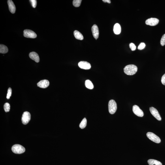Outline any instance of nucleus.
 <instances>
[{"label":"nucleus","instance_id":"423d86ee","mask_svg":"<svg viewBox=\"0 0 165 165\" xmlns=\"http://www.w3.org/2000/svg\"><path fill=\"white\" fill-rule=\"evenodd\" d=\"M24 36L26 38H35L37 37V35L33 31L26 29L24 31Z\"/></svg>","mask_w":165,"mask_h":165},{"label":"nucleus","instance_id":"4be33fe9","mask_svg":"<svg viewBox=\"0 0 165 165\" xmlns=\"http://www.w3.org/2000/svg\"><path fill=\"white\" fill-rule=\"evenodd\" d=\"M4 109L5 111L6 112H9L10 110V105L8 103H6L4 106Z\"/></svg>","mask_w":165,"mask_h":165},{"label":"nucleus","instance_id":"412c9836","mask_svg":"<svg viewBox=\"0 0 165 165\" xmlns=\"http://www.w3.org/2000/svg\"><path fill=\"white\" fill-rule=\"evenodd\" d=\"M82 1L81 0H74L73 1V4L75 7H78L81 5Z\"/></svg>","mask_w":165,"mask_h":165},{"label":"nucleus","instance_id":"b1692460","mask_svg":"<svg viewBox=\"0 0 165 165\" xmlns=\"http://www.w3.org/2000/svg\"><path fill=\"white\" fill-rule=\"evenodd\" d=\"M146 46L145 44L144 43H141L139 46H138V50H142L143 49L145 48Z\"/></svg>","mask_w":165,"mask_h":165},{"label":"nucleus","instance_id":"2eb2a0df","mask_svg":"<svg viewBox=\"0 0 165 165\" xmlns=\"http://www.w3.org/2000/svg\"><path fill=\"white\" fill-rule=\"evenodd\" d=\"M113 32L115 34L118 35L121 32V28L120 25L118 23H116L113 27Z\"/></svg>","mask_w":165,"mask_h":165},{"label":"nucleus","instance_id":"39448f33","mask_svg":"<svg viewBox=\"0 0 165 165\" xmlns=\"http://www.w3.org/2000/svg\"><path fill=\"white\" fill-rule=\"evenodd\" d=\"M31 119V114L28 112H24L22 115L21 120L23 124L24 125H27Z\"/></svg>","mask_w":165,"mask_h":165},{"label":"nucleus","instance_id":"20e7f679","mask_svg":"<svg viewBox=\"0 0 165 165\" xmlns=\"http://www.w3.org/2000/svg\"><path fill=\"white\" fill-rule=\"evenodd\" d=\"M147 136L149 139L155 143H159L161 142L160 138L153 133L148 132L147 134Z\"/></svg>","mask_w":165,"mask_h":165},{"label":"nucleus","instance_id":"cd10ccee","mask_svg":"<svg viewBox=\"0 0 165 165\" xmlns=\"http://www.w3.org/2000/svg\"><path fill=\"white\" fill-rule=\"evenodd\" d=\"M161 82L163 84L165 85V74L162 76L161 78Z\"/></svg>","mask_w":165,"mask_h":165},{"label":"nucleus","instance_id":"6e6552de","mask_svg":"<svg viewBox=\"0 0 165 165\" xmlns=\"http://www.w3.org/2000/svg\"><path fill=\"white\" fill-rule=\"evenodd\" d=\"M149 110L151 114L158 120L160 121L161 120V116L156 109L153 107H150L149 108Z\"/></svg>","mask_w":165,"mask_h":165},{"label":"nucleus","instance_id":"bb28decb","mask_svg":"<svg viewBox=\"0 0 165 165\" xmlns=\"http://www.w3.org/2000/svg\"><path fill=\"white\" fill-rule=\"evenodd\" d=\"M129 46L130 48H131L132 51H134L136 49V46L135 45V44L133 43H131L129 45Z\"/></svg>","mask_w":165,"mask_h":165},{"label":"nucleus","instance_id":"f3484780","mask_svg":"<svg viewBox=\"0 0 165 165\" xmlns=\"http://www.w3.org/2000/svg\"><path fill=\"white\" fill-rule=\"evenodd\" d=\"M148 163L149 165H162L160 161L152 159L148 160Z\"/></svg>","mask_w":165,"mask_h":165},{"label":"nucleus","instance_id":"7ed1b4c3","mask_svg":"<svg viewBox=\"0 0 165 165\" xmlns=\"http://www.w3.org/2000/svg\"><path fill=\"white\" fill-rule=\"evenodd\" d=\"M109 111L110 113L113 114L116 111L117 106L116 103L113 100H111L108 104Z\"/></svg>","mask_w":165,"mask_h":165},{"label":"nucleus","instance_id":"f8f14e48","mask_svg":"<svg viewBox=\"0 0 165 165\" xmlns=\"http://www.w3.org/2000/svg\"><path fill=\"white\" fill-rule=\"evenodd\" d=\"M37 85L39 88H46L49 85V82L47 80H43L38 82Z\"/></svg>","mask_w":165,"mask_h":165},{"label":"nucleus","instance_id":"c85d7f7f","mask_svg":"<svg viewBox=\"0 0 165 165\" xmlns=\"http://www.w3.org/2000/svg\"><path fill=\"white\" fill-rule=\"evenodd\" d=\"M102 1L105 3H111V1L110 0H103Z\"/></svg>","mask_w":165,"mask_h":165},{"label":"nucleus","instance_id":"ddd939ff","mask_svg":"<svg viewBox=\"0 0 165 165\" xmlns=\"http://www.w3.org/2000/svg\"><path fill=\"white\" fill-rule=\"evenodd\" d=\"M8 3L9 11L12 14H14L16 11V8L14 3L11 0H8Z\"/></svg>","mask_w":165,"mask_h":165},{"label":"nucleus","instance_id":"9d476101","mask_svg":"<svg viewBox=\"0 0 165 165\" xmlns=\"http://www.w3.org/2000/svg\"><path fill=\"white\" fill-rule=\"evenodd\" d=\"M78 66L80 68L84 70H89L91 68L90 64L87 62H80L78 63Z\"/></svg>","mask_w":165,"mask_h":165},{"label":"nucleus","instance_id":"a211bd4d","mask_svg":"<svg viewBox=\"0 0 165 165\" xmlns=\"http://www.w3.org/2000/svg\"><path fill=\"white\" fill-rule=\"evenodd\" d=\"M8 47L4 45H0V53L2 54H6L8 53Z\"/></svg>","mask_w":165,"mask_h":165},{"label":"nucleus","instance_id":"aec40b11","mask_svg":"<svg viewBox=\"0 0 165 165\" xmlns=\"http://www.w3.org/2000/svg\"><path fill=\"white\" fill-rule=\"evenodd\" d=\"M87 120L85 118L82 119L80 125V127L81 129H83L85 128L87 125Z\"/></svg>","mask_w":165,"mask_h":165},{"label":"nucleus","instance_id":"6ab92c4d","mask_svg":"<svg viewBox=\"0 0 165 165\" xmlns=\"http://www.w3.org/2000/svg\"><path fill=\"white\" fill-rule=\"evenodd\" d=\"M85 85L86 88L90 89H92L94 88V85L91 81L89 80L85 81Z\"/></svg>","mask_w":165,"mask_h":165},{"label":"nucleus","instance_id":"4468645a","mask_svg":"<svg viewBox=\"0 0 165 165\" xmlns=\"http://www.w3.org/2000/svg\"><path fill=\"white\" fill-rule=\"evenodd\" d=\"M29 57L31 59L38 63L39 61V58L37 54L35 52H33L29 54Z\"/></svg>","mask_w":165,"mask_h":165},{"label":"nucleus","instance_id":"f03ea898","mask_svg":"<svg viewBox=\"0 0 165 165\" xmlns=\"http://www.w3.org/2000/svg\"><path fill=\"white\" fill-rule=\"evenodd\" d=\"M12 150L14 153L20 154L25 152V149L23 147L20 145L15 144L12 147Z\"/></svg>","mask_w":165,"mask_h":165},{"label":"nucleus","instance_id":"9b49d317","mask_svg":"<svg viewBox=\"0 0 165 165\" xmlns=\"http://www.w3.org/2000/svg\"><path fill=\"white\" fill-rule=\"evenodd\" d=\"M92 30L94 38L96 39L98 38L99 35V32L98 28L96 25H93L92 27Z\"/></svg>","mask_w":165,"mask_h":165},{"label":"nucleus","instance_id":"393cba45","mask_svg":"<svg viewBox=\"0 0 165 165\" xmlns=\"http://www.w3.org/2000/svg\"><path fill=\"white\" fill-rule=\"evenodd\" d=\"M29 1L33 8H35L36 7L37 5V1L36 0H30Z\"/></svg>","mask_w":165,"mask_h":165},{"label":"nucleus","instance_id":"1a4fd4ad","mask_svg":"<svg viewBox=\"0 0 165 165\" xmlns=\"http://www.w3.org/2000/svg\"><path fill=\"white\" fill-rule=\"evenodd\" d=\"M159 20L155 18H151L146 21V24L151 26H155L158 24Z\"/></svg>","mask_w":165,"mask_h":165},{"label":"nucleus","instance_id":"a878e982","mask_svg":"<svg viewBox=\"0 0 165 165\" xmlns=\"http://www.w3.org/2000/svg\"><path fill=\"white\" fill-rule=\"evenodd\" d=\"M12 94V89L11 88H9L8 89V93H7V99H9L11 96Z\"/></svg>","mask_w":165,"mask_h":165},{"label":"nucleus","instance_id":"5701e85b","mask_svg":"<svg viewBox=\"0 0 165 165\" xmlns=\"http://www.w3.org/2000/svg\"><path fill=\"white\" fill-rule=\"evenodd\" d=\"M160 43L161 46H164L165 45V34L162 36L160 41Z\"/></svg>","mask_w":165,"mask_h":165},{"label":"nucleus","instance_id":"dca6fc26","mask_svg":"<svg viewBox=\"0 0 165 165\" xmlns=\"http://www.w3.org/2000/svg\"><path fill=\"white\" fill-rule=\"evenodd\" d=\"M74 35L76 39L80 40H82L83 39V36L78 31L75 30L74 32Z\"/></svg>","mask_w":165,"mask_h":165},{"label":"nucleus","instance_id":"f257e3e1","mask_svg":"<svg viewBox=\"0 0 165 165\" xmlns=\"http://www.w3.org/2000/svg\"><path fill=\"white\" fill-rule=\"evenodd\" d=\"M124 70V73L126 74L133 75L137 72L138 68L136 65L134 64H129L125 66Z\"/></svg>","mask_w":165,"mask_h":165},{"label":"nucleus","instance_id":"0eeeda50","mask_svg":"<svg viewBox=\"0 0 165 165\" xmlns=\"http://www.w3.org/2000/svg\"><path fill=\"white\" fill-rule=\"evenodd\" d=\"M132 110L134 113L138 116L142 117L144 116L143 111L137 105H135L133 106Z\"/></svg>","mask_w":165,"mask_h":165}]
</instances>
